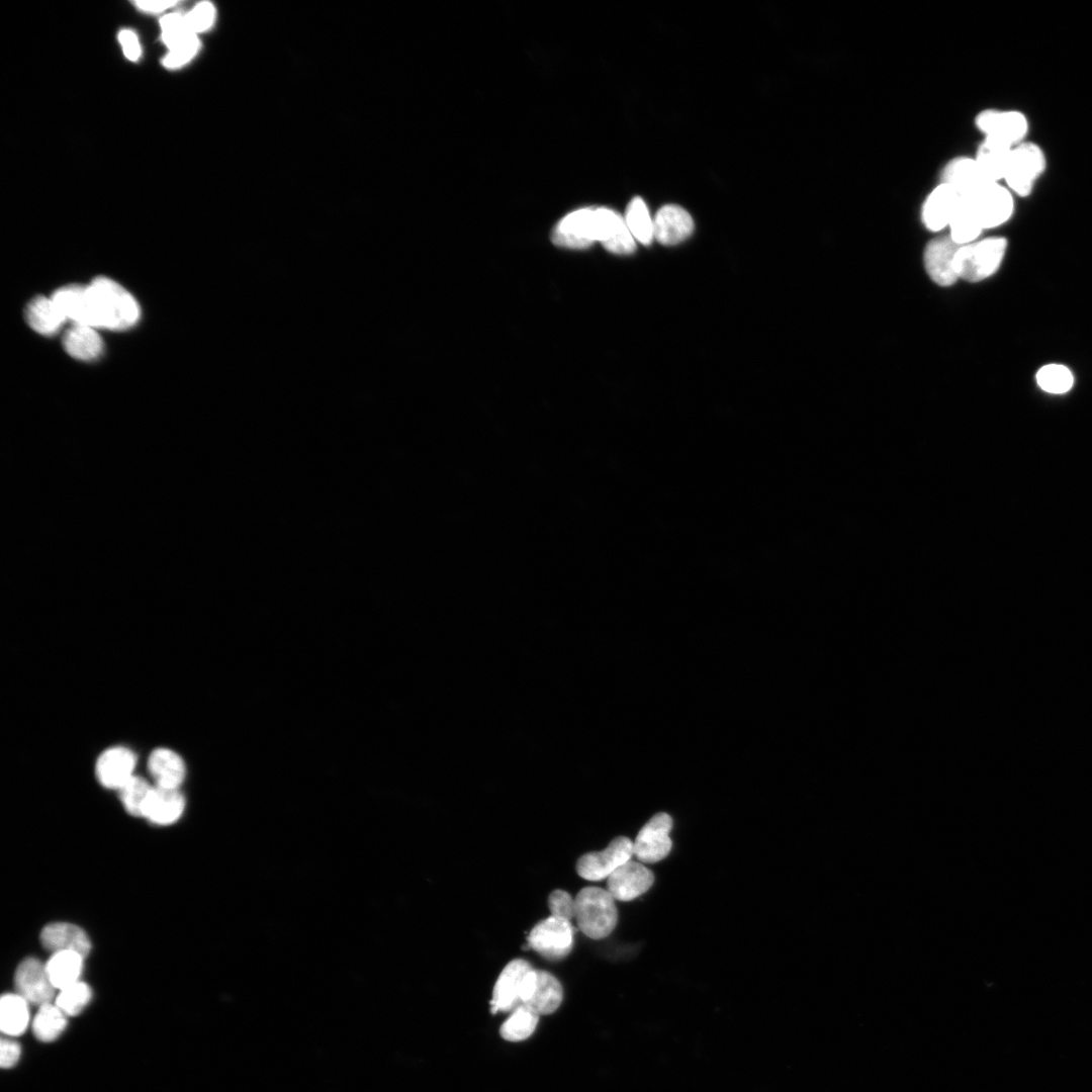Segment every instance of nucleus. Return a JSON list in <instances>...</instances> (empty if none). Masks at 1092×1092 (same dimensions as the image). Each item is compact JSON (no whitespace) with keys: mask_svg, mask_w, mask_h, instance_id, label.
<instances>
[{"mask_svg":"<svg viewBox=\"0 0 1092 1092\" xmlns=\"http://www.w3.org/2000/svg\"><path fill=\"white\" fill-rule=\"evenodd\" d=\"M528 944L547 960H561L573 947V927L569 920L551 915L533 927Z\"/></svg>","mask_w":1092,"mask_h":1092,"instance_id":"6","label":"nucleus"},{"mask_svg":"<svg viewBox=\"0 0 1092 1092\" xmlns=\"http://www.w3.org/2000/svg\"><path fill=\"white\" fill-rule=\"evenodd\" d=\"M40 942L52 952L73 950L85 958L92 947L88 934L80 926L69 922H54L46 925L40 932Z\"/></svg>","mask_w":1092,"mask_h":1092,"instance_id":"21","label":"nucleus"},{"mask_svg":"<svg viewBox=\"0 0 1092 1092\" xmlns=\"http://www.w3.org/2000/svg\"><path fill=\"white\" fill-rule=\"evenodd\" d=\"M530 964L522 959L511 961L499 974L490 1001L491 1012L513 1011L521 1005V996Z\"/></svg>","mask_w":1092,"mask_h":1092,"instance_id":"13","label":"nucleus"},{"mask_svg":"<svg viewBox=\"0 0 1092 1092\" xmlns=\"http://www.w3.org/2000/svg\"><path fill=\"white\" fill-rule=\"evenodd\" d=\"M176 3V1H136L135 5L139 9L146 12L160 13L174 6Z\"/></svg>","mask_w":1092,"mask_h":1092,"instance_id":"43","label":"nucleus"},{"mask_svg":"<svg viewBox=\"0 0 1092 1092\" xmlns=\"http://www.w3.org/2000/svg\"><path fill=\"white\" fill-rule=\"evenodd\" d=\"M154 786L141 776L134 775L119 790V798L125 811L134 817H143L144 807Z\"/></svg>","mask_w":1092,"mask_h":1092,"instance_id":"34","label":"nucleus"},{"mask_svg":"<svg viewBox=\"0 0 1092 1092\" xmlns=\"http://www.w3.org/2000/svg\"><path fill=\"white\" fill-rule=\"evenodd\" d=\"M1046 169V157L1040 146L1025 141L1015 146L1003 178L1005 186L1021 197L1029 196Z\"/></svg>","mask_w":1092,"mask_h":1092,"instance_id":"4","label":"nucleus"},{"mask_svg":"<svg viewBox=\"0 0 1092 1092\" xmlns=\"http://www.w3.org/2000/svg\"><path fill=\"white\" fill-rule=\"evenodd\" d=\"M960 245L950 237L931 240L924 251V265L929 277L938 285L948 286L958 279L954 260Z\"/></svg>","mask_w":1092,"mask_h":1092,"instance_id":"16","label":"nucleus"},{"mask_svg":"<svg viewBox=\"0 0 1092 1092\" xmlns=\"http://www.w3.org/2000/svg\"><path fill=\"white\" fill-rule=\"evenodd\" d=\"M88 291L96 328L125 330L138 322L139 304L118 283L97 277L88 285Z\"/></svg>","mask_w":1092,"mask_h":1092,"instance_id":"1","label":"nucleus"},{"mask_svg":"<svg viewBox=\"0 0 1092 1092\" xmlns=\"http://www.w3.org/2000/svg\"><path fill=\"white\" fill-rule=\"evenodd\" d=\"M633 856V841L626 836L614 838L601 851H592L581 855L576 861L577 874L588 881H601L630 860Z\"/></svg>","mask_w":1092,"mask_h":1092,"instance_id":"8","label":"nucleus"},{"mask_svg":"<svg viewBox=\"0 0 1092 1092\" xmlns=\"http://www.w3.org/2000/svg\"><path fill=\"white\" fill-rule=\"evenodd\" d=\"M59 991L55 1004L69 1016L79 1014L88 1005L92 997L91 988L82 981H78Z\"/></svg>","mask_w":1092,"mask_h":1092,"instance_id":"36","label":"nucleus"},{"mask_svg":"<svg viewBox=\"0 0 1092 1092\" xmlns=\"http://www.w3.org/2000/svg\"><path fill=\"white\" fill-rule=\"evenodd\" d=\"M941 182L951 186L962 197H971L988 181L974 157L961 156L948 161L941 172Z\"/></svg>","mask_w":1092,"mask_h":1092,"instance_id":"22","label":"nucleus"},{"mask_svg":"<svg viewBox=\"0 0 1092 1092\" xmlns=\"http://www.w3.org/2000/svg\"><path fill=\"white\" fill-rule=\"evenodd\" d=\"M552 916L571 920L575 917V899L563 890H554L548 898Z\"/></svg>","mask_w":1092,"mask_h":1092,"instance_id":"40","label":"nucleus"},{"mask_svg":"<svg viewBox=\"0 0 1092 1092\" xmlns=\"http://www.w3.org/2000/svg\"><path fill=\"white\" fill-rule=\"evenodd\" d=\"M52 298L67 320L96 328L88 286H65L55 291Z\"/></svg>","mask_w":1092,"mask_h":1092,"instance_id":"24","label":"nucleus"},{"mask_svg":"<svg viewBox=\"0 0 1092 1092\" xmlns=\"http://www.w3.org/2000/svg\"><path fill=\"white\" fill-rule=\"evenodd\" d=\"M28 1021V1002L17 993L4 994L0 1001L1 1030L7 1035H19Z\"/></svg>","mask_w":1092,"mask_h":1092,"instance_id":"30","label":"nucleus"},{"mask_svg":"<svg viewBox=\"0 0 1092 1092\" xmlns=\"http://www.w3.org/2000/svg\"><path fill=\"white\" fill-rule=\"evenodd\" d=\"M694 222L690 213L681 206L666 204L653 219V236L663 245H675L686 240L693 232Z\"/></svg>","mask_w":1092,"mask_h":1092,"instance_id":"20","label":"nucleus"},{"mask_svg":"<svg viewBox=\"0 0 1092 1092\" xmlns=\"http://www.w3.org/2000/svg\"><path fill=\"white\" fill-rule=\"evenodd\" d=\"M1007 241L992 237L960 246L954 260L959 278L978 282L991 276L999 268Z\"/></svg>","mask_w":1092,"mask_h":1092,"instance_id":"3","label":"nucleus"},{"mask_svg":"<svg viewBox=\"0 0 1092 1092\" xmlns=\"http://www.w3.org/2000/svg\"><path fill=\"white\" fill-rule=\"evenodd\" d=\"M593 224L595 242H601L608 251L626 255L635 250V239L617 211L594 207Z\"/></svg>","mask_w":1092,"mask_h":1092,"instance_id":"11","label":"nucleus"},{"mask_svg":"<svg viewBox=\"0 0 1092 1092\" xmlns=\"http://www.w3.org/2000/svg\"><path fill=\"white\" fill-rule=\"evenodd\" d=\"M1012 149L986 138L980 143L974 159L988 182H1003Z\"/></svg>","mask_w":1092,"mask_h":1092,"instance_id":"25","label":"nucleus"},{"mask_svg":"<svg viewBox=\"0 0 1092 1092\" xmlns=\"http://www.w3.org/2000/svg\"><path fill=\"white\" fill-rule=\"evenodd\" d=\"M19 1044L8 1038H2L0 1043V1064L2 1068H11L19 1060L20 1057Z\"/></svg>","mask_w":1092,"mask_h":1092,"instance_id":"42","label":"nucleus"},{"mask_svg":"<svg viewBox=\"0 0 1092 1092\" xmlns=\"http://www.w3.org/2000/svg\"><path fill=\"white\" fill-rule=\"evenodd\" d=\"M562 998V986L552 974L533 969L528 973L521 996L522 1006L539 1016L548 1015L558 1009Z\"/></svg>","mask_w":1092,"mask_h":1092,"instance_id":"10","label":"nucleus"},{"mask_svg":"<svg viewBox=\"0 0 1092 1092\" xmlns=\"http://www.w3.org/2000/svg\"><path fill=\"white\" fill-rule=\"evenodd\" d=\"M214 19L215 9L209 2L198 3L185 14V21L189 31L196 35L209 29Z\"/></svg>","mask_w":1092,"mask_h":1092,"instance_id":"39","label":"nucleus"},{"mask_svg":"<svg viewBox=\"0 0 1092 1092\" xmlns=\"http://www.w3.org/2000/svg\"><path fill=\"white\" fill-rule=\"evenodd\" d=\"M26 320L37 333L52 335L67 321L66 316L51 297L37 296L26 307Z\"/></svg>","mask_w":1092,"mask_h":1092,"instance_id":"28","label":"nucleus"},{"mask_svg":"<svg viewBox=\"0 0 1092 1092\" xmlns=\"http://www.w3.org/2000/svg\"><path fill=\"white\" fill-rule=\"evenodd\" d=\"M136 756L124 746H113L104 750L97 758L95 771L100 785L106 789L119 790L130 778Z\"/></svg>","mask_w":1092,"mask_h":1092,"instance_id":"15","label":"nucleus"},{"mask_svg":"<svg viewBox=\"0 0 1092 1092\" xmlns=\"http://www.w3.org/2000/svg\"><path fill=\"white\" fill-rule=\"evenodd\" d=\"M672 818L664 812L655 814L640 829L633 841V855L641 862L654 863L665 858L672 847L669 832Z\"/></svg>","mask_w":1092,"mask_h":1092,"instance_id":"9","label":"nucleus"},{"mask_svg":"<svg viewBox=\"0 0 1092 1092\" xmlns=\"http://www.w3.org/2000/svg\"><path fill=\"white\" fill-rule=\"evenodd\" d=\"M948 228L950 231L949 237L960 246L974 242L984 230L967 197H961L949 220Z\"/></svg>","mask_w":1092,"mask_h":1092,"instance_id":"29","label":"nucleus"},{"mask_svg":"<svg viewBox=\"0 0 1092 1092\" xmlns=\"http://www.w3.org/2000/svg\"><path fill=\"white\" fill-rule=\"evenodd\" d=\"M85 957L73 950L52 952L46 969L55 989H63L80 981Z\"/></svg>","mask_w":1092,"mask_h":1092,"instance_id":"26","label":"nucleus"},{"mask_svg":"<svg viewBox=\"0 0 1092 1092\" xmlns=\"http://www.w3.org/2000/svg\"><path fill=\"white\" fill-rule=\"evenodd\" d=\"M14 985L17 994L28 1003L38 1006L51 1003L56 990L50 981L46 964L32 957L24 959L16 968Z\"/></svg>","mask_w":1092,"mask_h":1092,"instance_id":"12","label":"nucleus"},{"mask_svg":"<svg viewBox=\"0 0 1092 1092\" xmlns=\"http://www.w3.org/2000/svg\"><path fill=\"white\" fill-rule=\"evenodd\" d=\"M67 1026V1015L56 1005H40L32 1022V1029L37 1039L49 1042L55 1040Z\"/></svg>","mask_w":1092,"mask_h":1092,"instance_id":"31","label":"nucleus"},{"mask_svg":"<svg viewBox=\"0 0 1092 1092\" xmlns=\"http://www.w3.org/2000/svg\"><path fill=\"white\" fill-rule=\"evenodd\" d=\"M200 47V42L196 34H191L181 43L175 48L169 50L168 54L163 60V65L168 69H177L188 62L196 55Z\"/></svg>","mask_w":1092,"mask_h":1092,"instance_id":"38","label":"nucleus"},{"mask_svg":"<svg viewBox=\"0 0 1092 1092\" xmlns=\"http://www.w3.org/2000/svg\"><path fill=\"white\" fill-rule=\"evenodd\" d=\"M625 221L635 240L644 245L651 243L653 236V220L641 197H634L626 210Z\"/></svg>","mask_w":1092,"mask_h":1092,"instance_id":"33","label":"nucleus"},{"mask_svg":"<svg viewBox=\"0 0 1092 1092\" xmlns=\"http://www.w3.org/2000/svg\"><path fill=\"white\" fill-rule=\"evenodd\" d=\"M162 39L169 50L185 40L191 33L185 21V15L180 13L166 14L160 21Z\"/></svg>","mask_w":1092,"mask_h":1092,"instance_id":"37","label":"nucleus"},{"mask_svg":"<svg viewBox=\"0 0 1092 1092\" xmlns=\"http://www.w3.org/2000/svg\"><path fill=\"white\" fill-rule=\"evenodd\" d=\"M975 124L984 138L1011 148L1025 142L1029 132L1027 116L1015 109H984L976 115Z\"/></svg>","mask_w":1092,"mask_h":1092,"instance_id":"5","label":"nucleus"},{"mask_svg":"<svg viewBox=\"0 0 1092 1092\" xmlns=\"http://www.w3.org/2000/svg\"><path fill=\"white\" fill-rule=\"evenodd\" d=\"M1036 382L1042 390L1049 393L1061 394L1072 388L1074 377L1066 366L1048 364L1037 371Z\"/></svg>","mask_w":1092,"mask_h":1092,"instance_id":"35","label":"nucleus"},{"mask_svg":"<svg viewBox=\"0 0 1092 1092\" xmlns=\"http://www.w3.org/2000/svg\"><path fill=\"white\" fill-rule=\"evenodd\" d=\"M185 809V798L179 789L154 786L143 811V817L156 825H170L179 820Z\"/></svg>","mask_w":1092,"mask_h":1092,"instance_id":"18","label":"nucleus"},{"mask_svg":"<svg viewBox=\"0 0 1092 1092\" xmlns=\"http://www.w3.org/2000/svg\"><path fill=\"white\" fill-rule=\"evenodd\" d=\"M538 1020V1014L521 1005L513 1010L510 1017L502 1024L500 1036L512 1042L525 1040L535 1031Z\"/></svg>","mask_w":1092,"mask_h":1092,"instance_id":"32","label":"nucleus"},{"mask_svg":"<svg viewBox=\"0 0 1092 1092\" xmlns=\"http://www.w3.org/2000/svg\"><path fill=\"white\" fill-rule=\"evenodd\" d=\"M961 195L946 183L940 182L927 195L922 206V220L931 232L948 226L961 200Z\"/></svg>","mask_w":1092,"mask_h":1092,"instance_id":"19","label":"nucleus"},{"mask_svg":"<svg viewBox=\"0 0 1092 1092\" xmlns=\"http://www.w3.org/2000/svg\"><path fill=\"white\" fill-rule=\"evenodd\" d=\"M148 770L155 786L179 789L186 777L183 758L166 747L154 749L148 758Z\"/></svg>","mask_w":1092,"mask_h":1092,"instance_id":"23","label":"nucleus"},{"mask_svg":"<svg viewBox=\"0 0 1092 1092\" xmlns=\"http://www.w3.org/2000/svg\"><path fill=\"white\" fill-rule=\"evenodd\" d=\"M653 883V873L643 863L630 859L608 877L607 890L615 900L631 901L646 893Z\"/></svg>","mask_w":1092,"mask_h":1092,"instance_id":"14","label":"nucleus"},{"mask_svg":"<svg viewBox=\"0 0 1092 1092\" xmlns=\"http://www.w3.org/2000/svg\"><path fill=\"white\" fill-rule=\"evenodd\" d=\"M118 40L122 47L124 56L132 62H135L141 57V46L136 34L129 30L123 29L118 34Z\"/></svg>","mask_w":1092,"mask_h":1092,"instance_id":"41","label":"nucleus"},{"mask_svg":"<svg viewBox=\"0 0 1092 1092\" xmlns=\"http://www.w3.org/2000/svg\"><path fill=\"white\" fill-rule=\"evenodd\" d=\"M555 245L570 249H584L594 242L593 207L571 211L555 226L552 234Z\"/></svg>","mask_w":1092,"mask_h":1092,"instance_id":"17","label":"nucleus"},{"mask_svg":"<svg viewBox=\"0 0 1092 1092\" xmlns=\"http://www.w3.org/2000/svg\"><path fill=\"white\" fill-rule=\"evenodd\" d=\"M983 229L1005 223L1013 214L1014 199L1002 183L987 182L974 195L967 197Z\"/></svg>","mask_w":1092,"mask_h":1092,"instance_id":"7","label":"nucleus"},{"mask_svg":"<svg viewBox=\"0 0 1092 1092\" xmlns=\"http://www.w3.org/2000/svg\"><path fill=\"white\" fill-rule=\"evenodd\" d=\"M575 921L587 937H607L616 927L618 911L608 890L585 887L575 896Z\"/></svg>","mask_w":1092,"mask_h":1092,"instance_id":"2","label":"nucleus"},{"mask_svg":"<svg viewBox=\"0 0 1092 1092\" xmlns=\"http://www.w3.org/2000/svg\"><path fill=\"white\" fill-rule=\"evenodd\" d=\"M64 348L72 357L80 360L97 358L103 343L95 328L74 324L64 336Z\"/></svg>","mask_w":1092,"mask_h":1092,"instance_id":"27","label":"nucleus"}]
</instances>
